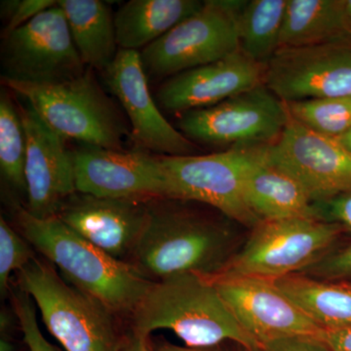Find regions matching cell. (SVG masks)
<instances>
[{
  "label": "cell",
  "instance_id": "1",
  "mask_svg": "<svg viewBox=\"0 0 351 351\" xmlns=\"http://www.w3.org/2000/svg\"><path fill=\"white\" fill-rule=\"evenodd\" d=\"M239 235L225 219L149 200V217L128 263L152 281L176 274H218L237 253Z\"/></svg>",
  "mask_w": 351,
  "mask_h": 351
},
{
  "label": "cell",
  "instance_id": "2",
  "mask_svg": "<svg viewBox=\"0 0 351 351\" xmlns=\"http://www.w3.org/2000/svg\"><path fill=\"white\" fill-rule=\"evenodd\" d=\"M15 218L21 234L61 270L64 280L117 315L130 318L154 282L131 263L83 239L57 216L38 219L25 207H17Z\"/></svg>",
  "mask_w": 351,
  "mask_h": 351
},
{
  "label": "cell",
  "instance_id": "3",
  "mask_svg": "<svg viewBox=\"0 0 351 351\" xmlns=\"http://www.w3.org/2000/svg\"><path fill=\"white\" fill-rule=\"evenodd\" d=\"M130 320L131 332L143 338L167 329L188 348L233 341L247 351L263 348L240 327L216 286L197 274H176L154 281Z\"/></svg>",
  "mask_w": 351,
  "mask_h": 351
},
{
  "label": "cell",
  "instance_id": "4",
  "mask_svg": "<svg viewBox=\"0 0 351 351\" xmlns=\"http://www.w3.org/2000/svg\"><path fill=\"white\" fill-rule=\"evenodd\" d=\"M21 290L31 295L48 331L66 351H120L127 335L119 315L66 282L47 260L34 258L17 272Z\"/></svg>",
  "mask_w": 351,
  "mask_h": 351
},
{
  "label": "cell",
  "instance_id": "5",
  "mask_svg": "<svg viewBox=\"0 0 351 351\" xmlns=\"http://www.w3.org/2000/svg\"><path fill=\"white\" fill-rule=\"evenodd\" d=\"M36 110L40 119L62 138L85 145L123 149L127 131L112 100L88 69L82 75L63 82L34 84L1 78Z\"/></svg>",
  "mask_w": 351,
  "mask_h": 351
},
{
  "label": "cell",
  "instance_id": "6",
  "mask_svg": "<svg viewBox=\"0 0 351 351\" xmlns=\"http://www.w3.org/2000/svg\"><path fill=\"white\" fill-rule=\"evenodd\" d=\"M345 230L313 218L261 221L216 276H249L276 281L300 274L328 253Z\"/></svg>",
  "mask_w": 351,
  "mask_h": 351
},
{
  "label": "cell",
  "instance_id": "7",
  "mask_svg": "<svg viewBox=\"0 0 351 351\" xmlns=\"http://www.w3.org/2000/svg\"><path fill=\"white\" fill-rule=\"evenodd\" d=\"M265 147L237 145L208 156H161L169 177L171 199L209 205L252 230L261 221L245 202L244 182Z\"/></svg>",
  "mask_w": 351,
  "mask_h": 351
},
{
  "label": "cell",
  "instance_id": "8",
  "mask_svg": "<svg viewBox=\"0 0 351 351\" xmlns=\"http://www.w3.org/2000/svg\"><path fill=\"white\" fill-rule=\"evenodd\" d=\"M246 0H209L141 53L147 75L174 76L240 50L237 18Z\"/></svg>",
  "mask_w": 351,
  "mask_h": 351
},
{
  "label": "cell",
  "instance_id": "9",
  "mask_svg": "<svg viewBox=\"0 0 351 351\" xmlns=\"http://www.w3.org/2000/svg\"><path fill=\"white\" fill-rule=\"evenodd\" d=\"M290 119L287 105L265 84L213 107L184 112L180 130L209 145H267L276 143Z\"/></svg>",
  "mask_w": 351,
  "mask_h": 351
},
{
  "label": "cell",
  "instance_id": "10",
  "mask_svg": "<svg viewBox=\"0 0 351 351\" xmlns=\"http://www.w3.org/2000/svg\"><path fill=\"white\" fill-rule=\"evenodd\" d=\"M3 77L48 84L73 80L86 69L59 4L4 36Z\"/></svg>",
  "mask_w": 351,
  "mask_h": 351
},
{
  "label": "cell",
  "instance_id": "11",
  "mask_svg": "<svg viewBox=\"0 0 351 351\" xmlns=\"http://www.w3.org/2000/svg\"><path fill=\"white\" fill-rule=\"evenodd\" d=\"M263 83L286 104L351 96V39L279 48Z\"/></svg>",
  "mask_w": 351,
  "mask_h": 351
},
{
  "label": "cell",
  "instance_id": "12",
  "mask_svg": "<svg viewBox=\"0 0 351 351\" xmlns=\"http://www.w3.org/2000/svg\"><path fill=\"white\" fill-rule=\"evenodd\" d=\"M76 191L101 197L171 199L161 156L147 152L84 145L71 152Z\"/></svg>",
  "mask_w": 351,
  "mask_h": 351
},
{
  "label": "cell",
  "instance_id": "13",
  "mask_svg": "<svg viewBox=\"0 0 351 351\" xmlns=\"http://www.w3.org/2000/svg\"><path fill=\"white\" fill-rule=\"evenodd\" d=\"M206 279L218 289L240 327L262 348L279 339L313 337L321 330L276 281L249 276Z\"/></svg>",
  "mask_w": 351,
  "mask_h": 351
},
{
  "label": "cell",
  "instance_id": "14",
  "mask_svg": "<svg viewBox=\"0 0 351 351\" xmlns=\"http://www.w3.org/2000/svg\"><path fill=\"white\" fill-rule=\"evenodd\" d=\"M267 152L270 160L302 182L313 202L351 193V152L336 138L316 133L291 117Z\"/></svg>",
  "mask_w": 351,
  "mask_h": 351
},
{
  "label": "cell",
  "instance_id": "15",
  "mask_svg": "<svg viewBox=\"0 0 351 351\" xmlns=\"http://www.w3.org/2000/svg\"><path fill=\"white\" fill-rule=\"evenodd\" d=\"M103 75L108 89L130 119L136 149L158 152L163 156H195V145L171 125L152 99L141 53L119 49Z\"/></svg>",
  "mask_w": 351,
  "mask_h": 351
},
{
  "label": "cell",
  "instance_id": "16",
  "mask_svg": "<svg viewBox=\"0 0 351 351\" xmlns=\"http://www.w3.org/2000/svg\"><path fill=\"white\" fill-rule=\"evenodd\" d=\"M25 136V209L38 219L57 216L76 193L73 156L64 138L53 131L27 103L19 108Z\"/></svg>",
  "mask_w": 351,
  "mask_h": 351
},
{
  "label": "cell",
  "instance_id": "17",
  "mask_svg": "<svg viewBox=\"0 0 351 351\" xmlns=\"http://www.w3.org/2000/svg\"><path fill=\"white\" fill-rule=\"evenodd\" d=\"M57 217L101 250L128 263L147 223L149 201L76 191Z\"/></svg>",
  "mask_w": 351,
  "mask_h": 351
},
{
  "label": "cell",
  "instance_id": "18",
  "mask_svg": "<svg viewBox=\"0 0 351 351\" xmlns=\"http://www.w3.org/2000/svg\"><path fill=\"white\" fill-rule=\"evenodd\" d=\"M265 69L239 50L219 61L171 76L159 88L156 101L164 110L174 112L213 107L265 84Z\"/></svg>",
  "mask_w": 351,
  "mask_h": 351
},
{
  "label": "cell",
  "instance_id": "19",
  "mask_svg": "<svg viewBox=\"0 0 351 351\" xmlns=\"http://www.w3.org/2000/svg\"><path fill=\"white\" fill-rule=\"evenodd\" d=\"M267 147L244 182L247 206L260 221L313 218V201L302 182L270 160Z\"/></svg>",
  "mask_w": 351,
  "mask_h": 351
},
{
  "label": "cell",
  "instance_id": "20",
  "mask_svg": "<svg viewBox=\"0 0 351 351\" xmlns=\"http://www.w3.org/2000/svg\"><path fill=\"white\" fill-rule=\"evenodd\" d=\"M204 6L198 0H131L114 16L119 49L135 50L167 34Z\"/></svg>",
  "mask_w": 351,
  "mask_h": 351
},
{
  "label": "cell",
  "instance_id": "21",
  "mask_svg": "<svg viewBox=\"0 0 351 351\" xmlns=\"http://www.w3.org/2000/svg\"><path fill=\"white\" fill-rule=\"evenodd\" d=\"M58 4L83 63L105 73L119 50L110 6L100 0H59Z\"/></svg>",
  "mask_w": 351,
  "mask_h": 351
},
{
  "label": "cell",
  "instance_id": "22",
  "mask_svg": "<svg viewBox=\"0 0 351 351\" xmlns=\"http://www.w3.org/2000/svg\"><path fill=\"white\" fill-rule=\"evenodd\" d=\"M348 39L343 0H288L280 47L295 48Z\"/></svg>",
  "mask_w": 351,
  "mask_h": 351
},
{
  "label": "cell",
  "instance_id": "23",
  "mask_svg": "<svg viewBox=\"0 0 351 351\" xmlns=\"http://www.w3.org/2000/svg\"><path fill=\"white\" fill-rule=\"evenodd\" d=\"M276 285L320 328L351 325V286L294 274Z\"/></svg>",
  "mask_w": 351,
  "mask_h": 351
},
{
  "label": "cell",
  "instance_id": "24",
  "mask_svg": "<svg viewBox=\"0 0 351 351\" xmlns=\"http://www.w3.org/2000/svg\"><path fill=\"white\" fill-rule=\"evenodd\" d=\"M288 0H251L237 18L240 51L265 66L280 47Z\"/></svg>",
  "mask_w": 351,
  "mask_h": 351
},
{
  "label": "cell",
  "instance_id": "25",
  "mask_svg": "<svg viewBox=\"0 0 351 351\" xmlns=\"http://www.w3.org/2000/svg\"><path fill=\"white\" fill-rule=\"evenodd\" d=\"M25 136L19 110L10 95L2 89L0 95V170L7 184L27 193L25 184Z\"/></svg>",
  "mask_w": 351,
  "mask_h": 351
},
{
  "label": "cell",
  "instance_id": "26",
  "mask_svg": "<svg viewBox=\"0 0 351 351\" xmlns=\"http://www.w3.org/2000/svg\"><path fill=\"white\" fill-rule=\"evenodd\" d=\"M290 117L321 135L337 138L351 129V96L288 103Z\"/></svg>",
  "mask_w": 351,
  "mask_h": 351
},
{
  "label": "cell",
  "instance_id": "27",
  "mask_svg": "<svg viewBox=\"0 0 351 351\" xmlns=\"http://www.w3.org/2000/svg\"><path fill=\"white\" fill-rule=\"evenodd\" d=\"M27 239L0 217V295L6 298L10 291L11 274L21 271L36 258Z\"/></svg>",
  "mask_w": 351,
  "mask_h": 351
},
{
  "label": "cell",
  "instance_id": "28",
  "mask_svg": "<svg viewBox=\"0 0 351 351\" xmlns=\"http://www.w3.org/2000/svg\"><path fill=\"white\" fill-rule=\"evenodd\" d=\"M12 307L17 316L25 345L29 351H61L49 343L41 332L36 318V304L31 295L18 287L12 293Z\"/></svg>",
  "mask_w": 351,
  "mask_h": 351
},
{
  "label": "cell",
  "instance_id": "29",
  "mask_svg": "<svg viewBox=\"0 0 351 351\" xmlns=\"http://www.w3.org/2000/svg\"><path fill=\"white\" fill-rule=\"evenodd\" d=\"M300 274L324 281L341 282L351 279V244L331 250Z\"/></svg>",
  "mask_w": 351,
  "mask_h": 351
},
{
  "label": "cell",
  "instance_id": "30",
  "mask_svg": "<svg viewBox=\"0 0 351 351\" xmlns=\"http://www.w3.org/2000/svg\"><path fill=\"white\" fill-rule=\"evenodd\" d=\"M53 0H9L1 2V15L7 20L3 36L15 31L38 14L56 5Z\"/></svg>",
  "mask_w": 351,
  "mask_h": 351
},
{
  "label": "cell",
  "instance_id": "31",
  "mask_svg": "<svg viewBox=\"0 0 351 351\" xmlns=\"http://www.w3.org/2000/svg\"><path fill=\"white\" fill-rule=\"evenodd\" d=\"M314 217L351 230V193L313 203Z\"/></svg>",
  "mask_w": 351,
  "mask_h": 351
},
{
  "label": "cell",
  "instance_id": "32",
  "mask_svg": "<svg viewBox=\"0 0 351 351\" xmlns=\"http://www.w3.org/2000/svg\"><path fill=\"white\" fill-rule=\"evenodd\" d=\"M262 351H330L315 337H294L272 341Z\"/></svg>",
  "mask_w": 351,
  "mask_h": 351
},
{
  "label": "cell",
  "instance_id": "33",
  "mask_svg": "<svg viewBox=\"0 0 351 351\" xmlns=\"http://www.w3.org/2000/svg\"><path fill=\"white\" fill-rule=\"evenodd\" d=\"M316 339L330 351H351V325L337 328H321Z\"/></svg>",
  "mask_w": 351,
  "mask_h": 351
},
{
  "label": "cell",
  "instance_id": "34",
  "mask_svg": "<svg viewBox=\"0 0 351 351\" xmlns=\"http://www.w3.org/2000/svg\"><path fill=\"white\" fill-rule=\"evenodd\" d=\"M120 351H154L149 345V339L143 338L130 332L127 335L124 345Z\"/></svg>",
  "mask_w": 351,
  "mask_h": 351
},
{
  "label": "cell",
  "instance_id": "35",
  "mask_svg": "<svg viewBox=\"0 0 351 351\" xmlns=\"http://www.w3.org/2000/svg\"><path fill=\"white\" fill-rule=\"evenodd\" d=\"M221 346V345H219ZM219 346H210V348H188V346H179L172 345L168 341H158L154 346V351H228L219 348Z\"/></svg>",
  "mask_w": 351,
  "mask_h": 351
},
{
  "label": "cell",
  "instance_id": "36",
  "mask_svg": "<svg viewBox=\"0 0 351 351\" xmlns=\"http://www.w3.org/2000/svg\"><path fill=\"white\" fill-rule=\"evenodd\" d=\"M17 318L16 313L11 314L7 311H1V315H0V331H1V336H7V332H9L12 330L14 326L13 320Z\"/></svg>",
  "mask_w": 351,
  "mask_h": 351
},
{
  "label": "cell",
  "instance_id": "37",
  "mask_svg": "<svg viewBox=\"0 0 351 351\" xmlns=\"http://www.w3.org/2000/svg\"><path fill=\"white\" fill-rule=\"evenodd\" d=\"M343 13L346 38L351 39V0H343Z\"/></svg>",
  "mask_w": 351,
  "mask_h": 351
},
{
  "label": "cell",
  "instance_id": "38",
  "mask_svg": "<svg viewBox=\"0 0 351 351\" xmlns=\"http://www.w3.org/2000/svg\"><path fill=\"white\" fill-rule=\"evenodd\" d=\"M339 143L343 145L346 149H348L351 152V129L348 132H346L343 135L339 136V137L335 138Z\"/></svg>",
  "mask_w": 351,
  "mask_h": 351
},
{
  "label": "cell",
  "instance_id": "39",
  "mask_svg": "<svg viewBox=\"0 0 351 351\" xmlns=\"http://www.w3.org/2000/svg\"><path fill=\"white\" fill-rule=\"evenodd\" d=\"M16 346L10 339L2 337L0 341V351H16Z\"/></svg>",
  "mask_w": 351,
  "mask_h": 351
}]
</instances>
